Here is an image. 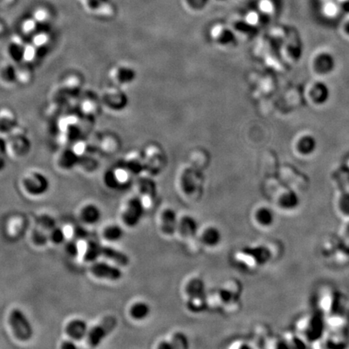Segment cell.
I'll return each instance as SVG.
<instances>
[{"mask_svg":"<svg viewBox=\"0 0 349 349\" xmlns=\"http://www.w3.org/2000/svg\"><path fill=\"white\" fill-rule=\"evenodd\" d=\"M335 211L337 214L340 216L343 220H349V193L348 192H342L339 193L335 197Z\"/></svg>","mask_w":349,"mask_h":349,"instance_id":"cell-14","label":"cell"},{"mask_svg":"<svg viewBox=\"0 0 349 349\" xmlns=\"http://www.w3.org/2000/svg\"><path fill=\"white\" fill-rule=\"evenodd\" d=\"M90 272L97 278L112 282H117L122 277V273L119 268L104 262L93 264L91 267Z\"/></svg>","mask_w":349,"mask_h":349,"instance_id":"cell-8","label":"cell"},{"mask_svg":"<svg viewBox=\"0 0 349 349\" xmlns=\"http://www.w3.org/2000/svg\"><path fill=\"white\" fill-rule=\"evenodd\" d=\"M178 218L177 213L171 209H167L161 214V230L166 235H171L176 232L178 226Z\"/></svg>","mask_w":349,"mask_h":349,"instance_id":"cell-10","label":"cell"},{"mask_svg":"<svg viewBox=\"0 0 349 349\" xmlns=\"http://www.w3.org/2000/svg\"><path fill=\"white\" fill-rule=\"evenodd\" d=\"M101 253L102 256L121 266H126L130 262V259L126 253L110 246H101Z\"/></svg>","mask_w":349,"mask_h":349,"instance_id":"cell-12","label":"cell"},{"mask_svg":"<svg viewBox=\"0 0 349 349\" xmlns=\"http://www.w3.org/2000/svg\"><path fill=\"white\" fill-rule=\"evenodd\" d=\"M9 324L13 334L20 341H29L33 335V328L31 322L22 310L15 308L9 314Z\"/></svg>","mask_w":349,"mask_h":349,"instance_id":"cell-2","label":"cell"},{"mask_svg":"<svg viewBox=\"0 0 349 349\" xmlns=\"http://www.w3.org/2000/svg\"><path fill=\"white\" fill-rule=\"evenodd\" d=\"M37 48L35 45H25L23 54V60L27 63H32L37 59Z\"/></svg>","mask_w":349,"mask_h":349,"instance_id":"cell-25","label":"cell"},{"mask_svg":"<svg viewBox=\"0 0 349 349\" xmlns=\"http://www.w3.org/2000/svg\"><path fill=\"white\" fill-rule=\"evenodd\" d=\"M338 239L341 245L349 251V220H345V223L339 231Z\"/></svg>","mask_w":349,"mask_h":349,"instance_id":"cell-24","label":"cell"},{"mask_svg":"<svg viewBox=\"0 0 349 349\" xmlns=\"http://www.w3.org/2000/svg\"><path fill=\"white\" fill-rule=\"evenodd\" d=\"M150 306L144 302H135L130 307V314L134 320H144L150 314Z\"/></svg>","mask_w":349,"mask_h":349,"instance_id":"cell-17","label":"cell"},{"mask_svg":"<svg viewBox=\"0 0 349 349\" xmlns=\"http://www.w3.org/2000/svg\"><path fill=\"white\" fill-rule=\"evenodd\" d=\"M101 245L96 242H90L85 245L84 259L86 261H94L101 256Z\"/></svg>","mask_w":349,"mask_h":349,"instance_id":"cell-22","label":"cell"},{"mask_svg":"<svg viewBox=\"0 0 349 349\" xmlns=\"http://www.w3.org/2000/svg\"><path fill=\"white\" fill-rule=\"evenodd\" d=\"M123 230L117 225L108 226L103 231V236L110 242L119 241L123 237Z\"/></svg>","mask_w":349,"mask_h":349,"instance_id":"cell-21","label":"cell"},{"mask_svg":"<svg viewBox=\"0 0 349 349\" xmlns=\"http://www.w3.org/2000/svg\"><path fill=\"white\" fill-rule=\"evenodd\" d=\"M116 325V321L113 317H108L93 327L88 335V343L92 347H97L102 342L105 337L113 331Z\"/></svg>","mask_w":349,"mask_h":349,"instance_id":"cell-5","label":"cell"},{"mask_svg":"<svg viewBox=\"0 0 349 349\" xmlns=\"http://www.w3.org/2000/svg\"><path fill=\"white\" fill-rule=\"evenodd\" d=\"M261 8L264 10L266 11V12H269V11L273 10V5H272L271 2L269 1V0H264L261 2Z\"/></svg>","mask_w":349,"mask_h":349,"instance_id":"cell-29","label":"cell"},{"mask_svg":"<svg viewBox=\"0 0 349 349\" xmlns=\"http://www.w3.org/2000/svg\"><path fill=\"white\" fill-rule=\"evenodd\" d=\"M222 240V234L219 230L214 226L208 227L204 230L202 235V241L208 246H218Z\"/></svg>","mask_w":349,"mask_h":349,"instance_id":"cell-16","label":"cell"},{"mask_svg":"<svg viewBox=\"0 0 349 349\" xmlns=\"http://www.w3.org/2000/svg\"><path fill=\"white\" fill-rule=\"evenodd\" d=\"M25 46V45H23L22 44L13 41L12 45H9V57L12 59L14 60V61H17V62H19L20 60L23 59V54H24Z\"/></svg>","mask_w":349,"mask_h":349,"instance_id":"cell-23","label":"cell"},{"mask_svg":"<svg viewBox=\"0 0 349 349\" xmlns=\"http://www.w3.org/2000/svg\"><path fill=\"white\" fill-rule=\"evenodd\" d=\"M40 222L45 228H53L54 227V219L49 218L47 216H45L43 219H41Z\"/></svg>","mask_w":349,"mask_h":349,"instance_id":"cell-28","label":"cell"},{"mask_svg":"<svg viewBox=\"0 0 349 349\" xmlns=\"http://www.w3.org/2000/svg\"><path fill=\"white\" fill-rule=\"evenodd\" d=\"M49 42V37L46 34H37L33 40V45H35L37 49L45 47V45H47Z\"/></svg>","mask_w":349,"mask_h":349,"instance_id":"cell-26","label":"cell"},{"mask_svg":"<svg viewBox=\"0 0 349 349\" xmlns=\"http://www.w3.org/2000/svg\"><path fill=\"white\" fill-rule=\"evenodd\" d=\"M62 348L64 349H73L76 348V345L74 344L72 341H65L62 343Z\"/></svg>","mask_w":349,"mask_h":349,"instance_id":"cell-30","label":"cell"},{"mask_svg":"<svg viewBox=\"0 0 349 349\" xmlns=\"http://www.w3.org/2000/svg\"><path fill=\"white\" fill-rule=\"evenodd\" d=\"M324 323L322 318L315 314H309L300 318L296 324L299 338L305 341L314 342L320 338L324 331Z\"/></svg>","mask_w":349,"mask_h":349,"instance_id":"cell-1","label":"cell"},{"mask_svg":"<svg viewBox=\"0 0 349 349\" xmlns=\"http://www.w3.org/2000/svg\"><path fill=\"white\" fill-rule=\"evenodd\" d=\"M30 64L25 62L19 67H16V78L17 81L23 84L29 83L33 78V70L30 67Z\"/></svg>","mask_w":349,"mask_h":349,"instance_id":"cell-20","label":"cell"},{"mask_svg":"<svg viewBox=\"0 0 349 349\" xmlns=\"http://www.w3.org/2000/svg\"><path fill=\"white\" fill-rule=\"evenodd\" d=\"M252 218L258 227L270 229L276 222L275 210L271 206L261 205L255 208L253 212Z\"/></svg>","mask_w":349,"mask_h":349,"instance_id":"cell-7","label":"cell"},{"mask_svg":"<svg viewBox=\"0 0 349 349\" xmlns=\"http://www.w3.org/2000/svg\"><path fill=\"white\" fill-rule=\"evenodd\" d=\"M143 202L139 198H133L126 204L122 213V221L130 227L137 226L143 216Z\"/></svg>","mask_w":349,"mask_h":349,"instance_id":"cell-6","label":"cell"},{"mask_svg":"<svg viewBox=\"0 0 349 349\" xmlns=\"http://www.w3.org/2000/svg\"><path fill=\"white\" fill-rule=\"evenodd\" d=\"M17 81L16 66L11 62L0 64V82L4 85H10Z\"/></svg>","mask_w":349,"mask_h":349,"instance_id":"cell-15","label":"cell"},{"mask_svg":"<svg viewBox=\"0 0 349 349\" xmlns=\"http://www.w3.org/2000/svg\"><path fill=\"white\" fill-rule=\"evenodd\" d=\"M275 206L284 212H290L295 210L299 205L298 197L293 192H283L276 197Z\"/></svg>","mask_w":349,"mask_h":349,"instance_id":"cell-9","label":"cell"},{"mask_svg":"<svg viewBox=\"0 0 349 349\" xmlns=\"http://www.w3.org/2000/svg\"><path fill=\"white\" fill-rule=\"evenodd\" d=\"M18 130V126H16L8 134V138L6 137V148L7 154L20 158L25 156L29 152L30 150V142L26 133L23 130L24 129L20 127V130Z\"/></svg>","mask_w":349,"mask_h":349,"instance_id":"cell-3","label":"cell"},{"mask_svg":"<svg viewBox=\"0 0 349 349\" xmlns=\"http://www.w3.org/2000/svg\"><path fill=\"white\" fill-rule=\"evenodd\" d=\"M81 217H82V221H84L86 223H97L101 217V210L94 205H88L82 208Z\"/></svg>","mask_w":349,"mask_h":349,"instance_id":"cell-19","label":"cell"},{"mask_svg":"<svg viewBox=\"0 0 349 349\" xmlns=\"http://www.w3.org/2000/svg\"><path fill=\"white\" fill-rule=\"evenodd\" d=\"M65 237L66 236H65L63 230H60V229H55V230L52 231L51 234H50V239H51L53 242H55V243H60V242H62Z\"/></svg>","mask_w":349,"mask_h":349,"instance_id":"cell-27","label":"cell"},{"mask_svg":"<svg viewBox=\"0 0 349 349\" xmlns=\"http://www.w3.org/2000/svg\"><path fill=\"white\" fill-rule=\"evenodd\" d=\"M25 191L32 196L43 195L49 190V181L45 175L39 171H31L23 178Z\"/></svg>","mask_w":349,"mask_h":349,"instance_id":"cell-4","label":"cell"},{"mask_svg":"<svg viewBox=\"0 0 349 349\" xmlns=\"http://www.w3.org/2000/svg\"><path fill=\"white\" fill-rule=\"evenodd\" d=\"M177 230L185 238L195 236L198 230V225L196 220L190 216H185L178 222Z\"/></svg>","mask_w":349,"mask_h":349,"instance_id":"cell-13","label":"cell"},{"mask_svg":"<svg viewBox=\"0 0 349 349\" xmlns=\"http://www.w3.org/2000/svg\"><path fill=\"white\" fill-rule=\"evenodd\" d=\"M68 335L76 339H82L86 331V322L81 320H74L70 322L66 327Z\"/></svg>","mask_w":349,"mask_h":349,"instance_id":"cell-18","label":"cell"},{"mask_svg":"<svg viewBox=\"0 0 349 349\" xmlns=\"http://www.w3.org/2000/svg\"><path fill=\"white\" fill-rule=\"evenodd\" d=\"M17 126V117L11 109H0V134L5 135Z\"/></svg>","mask_w":349,"mask_h":349,"instance_id":"cell-11","label":"cell"}]
</instances>
